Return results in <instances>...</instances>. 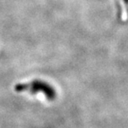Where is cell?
<instances>
[{"instance_id": "1", "label": "cell", "mask_w": 128, "mask_h": 128, "mask_svg": "<svg viewBox=\"0 0 128 128\" xmlns=\"http://www.w3.org/2000/svg\"><path fill=\"white\" fill-rule=\"evenodd\" d=\"M17 92H28L32 95H36L41 92L45 96L48 101H54L57 97V91L54 88L46 82L41 80H34L28 83H21L15 86Z\"/></svg>"}]
</instances>
